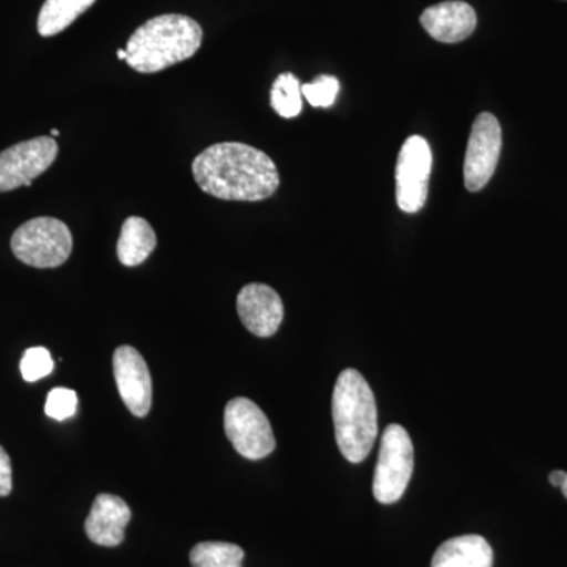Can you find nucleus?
Wrapping results in <instances>:
<instances>
[{
  "mask_svg": "<svg viewBox=\"0 0 567 567\" xmlns=\"http://www.w3.org/2000/svg\"><path fill=\"white\" fill-rule=\"evenodd\" d=\"M193 175L204 193L223 200L259 203L279 188L274 159L251 145L221 142L194 158Z\"/></svg>",
  "mask_w": 567,
  "mask_h": 567,
  "instance_id": "nucleus-1",
  "label": "nucleus"
},
{
  "mask_svg": "<svg viewBox=\"0 0 567 567\" xmlns=\"http://www.w3.org/2000/svg\"><path fill=\"white\" fill-rule=\"evenodd\" d=\"M11 461L7 451L0 446V496H9L13 488V480H11Z\"/></svg>",
  "mask_w": 567,
  "mask_h": 567,
  "instance_id": "nucleus-22",
  "label": "nucleus"
},
{
  "mask_svg": "<svg viewBox=\"0 0 567 567\" xmlns=\"http://www.w3.org/2000/svg\"><path fill=\"white\" fill-rule=\"evenodd\" d=\"M502 126L495 115L491 112L477 115L465 153L464 181L468 192H481L491 182L502 153Z\"/></svg>",
  "mask_w": 567,
  "mask_h": 567,
  "instance_id": "nucleus-9",
  "label": "nucleus"
},
{
  "mask_svg": "<svg viewBox=\"0 0 567 567\" xmlns=\"http://www.w3.org/2000/svg\"><path fill=\"white\" fill-rule=\"evenodd\" d=\"M20 368L22 379L32 383L50 375L54 369V361H52L50 350L44 347H33V349L25 350Z\"/></svg>",
  "mask_w": 567,
  "mask_h": 567,
  "instance_id": "nucleus-20",
  "label": "nucleus"
},
{
  "mask_svg": "<svg viewBox=\"0 0 567 567\" xmlns=\"http://www.w3.org/2000/svg\"><path fill=\"white\" fill-rule=\"evenodd\" d=\"M132 520V509L121 496L100 494L85 518V535L96 546L117 547L125 540L126 525Z\"/></svg>",
  "mask_w": 567,
  "mask_h": 567,
  "instance_id": "nucleus-12",
  "label": "nucleus"
},
{
  "mask_svg": "<svg viewBox=\"0 0 567 567\" xmlns=\"http://www.w3.org/2000/svg\"><path fill=\"white\" fill-rule=\"evenodd\" d=\"M339 89H341V85L334 76L322 74L316 81L301 85V93L311 106L330 107L336 102Z\"/></svg>",
  "mask_w": 567,
  "mask_h": 567,
  "instance_id": "nucleus-19",
  "label": "nucleus"
},
{
  "mask_svg": "<svg viewBox=\"0 0 567 567\" xmlns=\"http://www.w3.org/2000/svg\"><path fill=\"white\" fill-rule=\"evenodd\" d=\"M199 22L185 14H162L134 31L126 44V63L137 73H158L192 59L203 47Z\"/></svg>",
  "mask_w": 567,
  "mask_h": 567,
  "instance_id": "nucleus-2",
  "label": "nucleus"
},
{
  "mask_svg": "<svg viewBox=\"0 0 567 567\" xmlns=\"http://www.w3.org/2000/svg\"><path fill=\"white\" fill-rule=\"evenodd\" d=\"M59 134H61V132H59V130H52L51 137L59 136Z\"/></svg>",
  "mask_w": 567,
  "mask_h": 567,
  "instance_id": "nucleus-25",
  "label": "nucleus"
},
{
  "mask_svg": "<svg viewBox=\"0 0 567 567\" xmlns=\"http://www.w3.org/2000/svg\"><path fill=\"white\" fill-rule=\"evenodd\" d=\"M336 443L347 461L361 464L379 435L374 393L357 369H346L336 380L333 401Z\"/></svg>",
  "mask_w": 567,
  "mask_h": 567,
  "instance_id": "nucleus-3",
  "label": "nucleus"
},
{
  "mask_svg": "<svg viewBox=\"0 0 567 567\" xmlns=\"http://www.w3.org/2000/svg\"><path fill=\"white\" fill-rule=\"evenodd\" d=\"M244 548L230 543H199L193 547V567H244Z\"/></svg>",
  "mask_w": 567,
  "mask_h": 567,
  "instance_id": "nucleus-17",
  "label": "nucleus"
},
{
  "mask_svg": "<svg viewBox=\"0 0 567 567\" xmlns=\"http://www.w3.org/2000/svg\"><path fill=\"white\" fill-rule=\"evenodd\" d=\"M156 248V234L151 223L140 216H130L123 223L117 241V257L125 267H137L151 257Z\"/></svg>",
  "mask_w": 567,
  "mask_h": 567,
  "instance_id": "nucleus-15",
  "label": "nucleus"
},
{
  "mask_svg": "<svg viewBox=\"0 0 567 567\" xmlns=\"http://www.w3.org/2000/svg\"><path fill=\"white\" fill-rule=\"evenodd\" d=\"M415 451L412 439L402 425H388L380 442L372 491L377 502L393 505L405 494L413 475Z\"/></svg>",
  "mask_w": 567,
  "mask_h": 567,
  "instance_id": "nucleus-5",
  "label": "nucleus"
},
{
  "mask_svg": "<svg viewBox=\"0 0 567 567\" xmlns=\"http://www.w3.org/2000/svg\"><path fill=\"white\" fill-rule=\"evenodd\" d=\"M431 567H494V550L480 535L453 537L436 548Z\"/></svg>",
  "mask_w": 567,
  "mask_h": 567,
  "instance_id": "nucleus-14",
  "label": "nucleus"
},
{
  "mask_svg": "<svg viewBox=\"0 0 567 567\" xmlns=\"http://www.w3.org/2000/svg\"><path fill=\"white\" fill-rule=\"evenodd\" d=\"M432 151L421 136H410L399 152L395 166V199L405 213H417L427 200Z\"/></svg>",
  "mask_w": 567,
  "mask_h": 567,
  "instance_id": "nucleus-8",
  "label": "nucleus"
},
{
  "mask_svg": "<svg viewBox=\"0 0 567 567\" xmlns=\"http://www.w3.org/2000/svg\"><path fill=\"white\" fill-rule=\"evenodd\" d=\"M96 0H47L39 14L41 37H54L70 28Z\"/></svg>",
  "mask_w": 567,
  "mask_h": 567,
  "instance_id": "nucleus-16",
  "label": "nucleus"
},
{
  "mask_svg": "<svg viewBox=\"0 0 567 567\" xmlns=\"http://www.w3.org/2000/svg\"><path fill=\"white\" fill-rule=\"evenodd\" d=\"M237 311L246 330L257 338L274 336L284 319L281 297L265 284L245 286L237 297Z\"/></svg>",
  "mask_w": 567,
  "mask_h": 567,
  "instance_id": "nucleus-11",
  "label": "nucleus"
},
{
  "mask_svg": "<svg viewBox=\"0 0 567 567\" xmlns=\"http://www.w3.org/2000/svg\"><path fill=\"white\" fill-rule=\"evenodd\" d=\"M117 58L121 59V61L126 62V59H128V52H126V50H118Z\"/></svg>",
  "mask_w": 567,
  "mask_h": 567,
  "instance_id": "nucleus-24",
  "label": "nucleus"
},
{
  "mask_svg": "<svg viewBox=\"0 0 567 567\" xmlns=\"http://www.w3.org/2000/svg\"><path fill=\"white\" fill-rule=\"evenodd\" d=\"M425 32L442 43H458L475 32L477 18L472 6L461 0L436 3L421 14Z\"/></svg>",
  "mask_w": 567,
  "mask_h": 567,
  "instance_id": "nucleus-13",
  "label": "nucleus"
},
{
  "mask_svg": "<svg viewBox=\"0 0 567 567\" xmlns=\"http://www.w3.org/2000/svg\"><path fill=\"white\" fill-rule=\"evenodd\" d=\"M224 431L234 450L249 461L270 456L276 447L274 429L259 405L235 398L224 409Z\"/></svg>",
  "mask_w": 567,
  "mask_h": 567,
  "instance_id": "nucleus-6",
  "label": "nucleus"
},
{
  "mask_svg": "<svg viewBox=\"0 0 567 567\" xmlns=\"http://www.w3.org/2000/svg\"><path fill=\"white\" fill-rule=\"evenodd\" d=\"M561 491H563V494H565V496L567 498V480H566L565 486L561 487Z\"/></svg>",
  "mask_w": 567,
  "mask_h": 567,
  "instance_id": "nucleus-26",
  "label": "nucleus"
},
{
  "mask_svg": "<svg viewBox=\"0 0 567 567\" xmlns=\"http://www.w3.org/2000/svg\"><path fill=\"white\" fill-rule=\"evenodd\" d=\"M115 383L126 409L144 417L152 409V377L144 357L132 346H121L112 358Z\"/></svg>",
  "mask_w": 567,
  "mask_h": 567,
  "instance_id": "nucleus-10",
  "label": "nucleus"
},
{
  "mask_svg": "<svg viewBox=\"0 0 567 567\" xmlns=\"http://www.w3.org/2000/svg\"><path fill=\"white\" fill-rule=\"evenodd\" d=\"M59 145L54 137L40 136L11 145L0 153V193L31 186L47 173L58 158Z\"/></svg>",
  "mask_w": 567,
  "mask_h": 567,
  "instance_id": "nucleus-7",
  "label": "nucleus"
},
{
  "mask_svg": "<svg viewBox=\"0 0 567 567\" xmlns=\"http://www.w3.org/2000/svg\"><path fill=\"white\" fill-rule=\"evenodd\" d=\"M567 480V473L563 472V470H557V472H551L550 476H548V481H550L551 486L561 488L565 486Z\"/></svg>",
  "mask_w": 567,
  "mask_h": 567,
  "instance_id": "nucleus-23",
  "label": "nucleus"
},
{
  "mask_svg": "<svg viewBox=\"0 0 567 567\" xmlns=\"http://www.w3.org/2000/svg\"><path fill=\"white\" fill-rule=\"evenodd\" d=\"M271 107L284 118H293L303 111V93L300 81L292 73H282L274 82L270 92Z\"/></svg>",
  "mask_w": 567,
  "mask_h": 567,
  "instance_id": "nucleus-18",
  "label": "nucleus"
},
{
  "mask_svg": "<svg viewBox=\"0 0 567 567\" xmlns=\"http://www.w3.org/2000/svg\"><path fill=\"white\" fill-rule=\"evenodd\" d=\"M11 251L33 268H58L73 251V235L61 219L40 216L22 224L10 241Z\"/></svg>",
  "mask_w": 567,
  "mask_h": 567,
  "instance_id": "nucleus-4",
  "label": "nucleus"
},
{
  "mask_svg": "<svg viewBox=\"0 0 567 567\" xmlns=\"http://www.w3.org/2000/svg\"><path fill=\"white\" fill-rule=\"evenodd\" d=\"M78 410V395L69 388H54L48 394L44 412L52 420L63 421L73 416Z\"/></svg>",
  "mask_w": 567,
  "mask_h": 567,
  "instance_id": "nucleus-21",
  "label": "nucleus"
}]
</instances>
